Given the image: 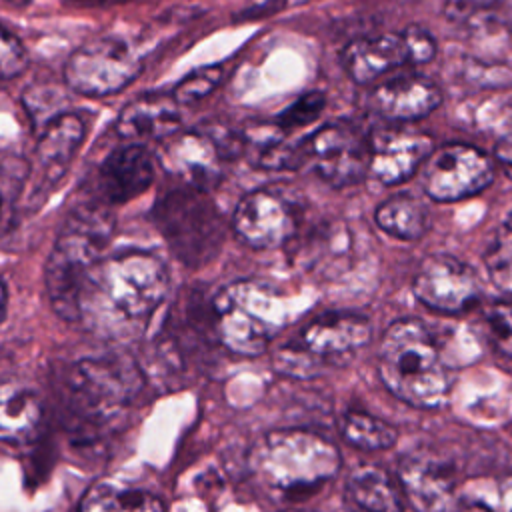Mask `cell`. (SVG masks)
<instances>
[{
	"instance_id": "6da1fadb",
	"label": "cell",
	"mask_w": 512,
	"mask_h": 512,
	"mask_svg": "<svg viewBox=\"0 0 512 512\" xmlns=\"http://www.w3.org/2000/svg\"><path fill=\"white\" fill-rule=\"evenodd\" d=\"M168 284V268L152 252L124 250L102 258L86 280L80 320L100 336H132L160 308Z\"/></svg>"
},
{
	"instance_id": "7a4b0ae2",
	"label": "cell",
	"mask_w": 512,
	"mask_h": 512,
	"mask_svg": "<svg viewBox=\"0 0 512 512\" xmlns=\"http://www.w3.org/2000/svg\"><path fill=\"white\" fill-rule=\"evenodd\" d=\"M144 380L142 366L122 352L86 356L72 364L62 388V422L70 442L94 448L118 432Z\"/></svg>"
},
{
	"instance_id": "3957f363",
	"label": "cell",
	"mask_w": 512,
	"mask_h": 512,
	"mask_svg": "<svg viewBox=\"0 0 512 512\" xmlns=\"http://www.w3.org/2000/svg\"><path fill=\"white\" fill-rule=\"evenodd\" d=\"M116 220L106 206H76L64 220L46 262V290L54 312L64 320H80V304L92 268L104 258Z\"/></svg>"
},
{
	"instance_id": "277c9868",
	"label": "cell",
	"mask_w": 512,
	"mask_h": 512,
	"mask_svg": "<svg viewBox=\"0 0 512 512\" xmlns=\"http://www.w3.org/2000/svg\"><path fill=\"white\" fill-rule=\"evenodd\" d=\"M378 372L384 386L414 408L442 406L450 388L434 338L416 318H400L386 328Z\"/></svg>"
},
{
	"instance_id": "5b68a950",
	"label": "cell",
	"mask_w": 512,
	"mask_h": 512,
	"mask_svg": "<svg viewBox=\"0 0 512 512\" xmlns=\"http://www.w3.org/2000/svg\"><path fill=\"white\" fill-rule=\"evenodd\" d=\"M338 466L340 456L332 442L298 428L270 432L256 452L260 476L290 500L318 492Z\"/></svg>"
},
{
	"instance_id": "8992f818",
	"label": "cell",
	"mask_w": 512,
	"mask_h": 512,
	"mask_svg": "<svg viewBox=\"0 0 512 512\" xmlns=\"http://www.w3.org/2000/svg\"><path fill=\"white\" fill-rule=\"evenodd\" d=\"M152 220L170 252L190 268L214 260L226 238V224L214 200L186 184L158 196Z\"/></svg>"
},
{
	"instance_id": "52a82bcc",
	"label": "cell",
	"mask_w": 512,
	"mask_h": 512,
	"mask_svg": "<svg viewBox=\"0 0 512 512\" xmlns=\"http://www.w3.org/2000/svg\"><path fill=\"white\" fill-rule=\"evenodd\" d=\"M220 344L242 356H258L282 330L286 312L280 294L258 280H236L212 296Z\"/></svg>"
},
{
	"instance_id": "ba28073f",
	"label": "cell",
	"mask_w": 512,
	"mask_h": 512,
	"mask_svg": "<svg viewBox=\"0 0 512 512\" xmlns=\"http://www.w3.org/2000/svg\"><path fill=\"white\" fill-rule=\"evenodd\" d=\"M372 328L366 316L356 312H324L310 320L296 338L274 354V364L282 374L312 378L326 366L350 358L368 344Z\"/></svg>"
},
{
	"instance_id": "9c48e42d",
	"label": "cell",
	"mask_w": 512,
	"mask_h": 512,
	"mask_svg": "<svg viewBox=\"0 0 512 512\" xmlns=\"http://www.w3.org/2000/svg\"><path fill=\"white\" fill-rule=\"evenodd\" d=\"M142 70L138 54L116 38H96L70 54L66 84L82 96H110L124 90Z\"/></svg>"
},
{
	"instance_id": "30bf717a",
	"label": "cell",
	"mask_w": 512,
	"mask_h": 512,
	"mask_svg": "<svg viewBox=\"0 0 512 512\" xmlns=\"http://www.w3.org/2000/svg\"><path fill=\"white\" fill-rule=\"evenodd\" d=\"M494 180V162L472 144H448L434 150L422 170V188L436 202H456L486 190Z\"/></svg>"
},
{
	"instance_id": "8fae6325",
	"label": "cell",
	"mask_w": 512,
	"mask_h": 512,
	"mask_svg": "<svg viewBox=\"0 0 512 512\" xmlns=\"http://www.w3.org/2000/svg\"><path fill=\"white\" fill-rule=\"evenodd\" d=\"M304 158L326 184L352 186L368 174V138L348 124H326L304 140Z\"/></svg>"
},
{
	"instance_id": "7c38bea8",
	"label": "cell",
	"mask_w": 512,
	"mask_h": 512,
	"mask_svg": "<svg viewBox=\"0 0 512 512\" xmlns=\"http://www.w3.org/2000/svg\"><path fill=\"white\" fill-rule=\"evenodd\" d=\"M412 292L430 310L458 314L478 304L482 284L466 262L450 254H432L420 262L412 280Z\"/></svg>"
},
{
	"instance_id": "4fadbf2b",
	"label": "cell",
	"mask_w": 512,
	"mask_h": 512,
	"mask_svg": "<svg viewBox=\"0 0 512 512\" xmlns=\"http://www.w3.org/2000/svg\"><path fill=\"white\" fill-rule=\"evenodd\" d=\"M298 214L294 204L274 190L246 194L234 214L232 230L250 248H278L296 236Z\"/></svg>"
},
{
	"instance_id": "5bb4252c",
	"label": "cell",
	"mask_w": 512,
	"mask_h": 512,
	"mask_svg": "<svg viewBox=\"0 0 512 512\" xmlns=\"http://www.w3.org/2000/svg\"><path fill=\"white\" fill-rule=\"evenodd\" d=\"M84 134L86 128L82 118L72 112H62L44 126L36 144L34 164L30 166V202L34 206L42 204L60 184L84 140Z\"/></svg>"
},
{
	"instance_id": "9a60e30c",
	"label": "cell",
	"mask_w": 512,
	"mask_h": 512,
	"mask_svg": "<svg viewBox=\"0 0 512 512\" xmlns=\"http://www.w3.org/2000/svg\"><path fill=\"white\" fill-rule=\"evenodd\" d=\"M368 152V174L384 186H396L414 176L434 152V142L414 128L382 126L370 132Z\"/></svg>"
},
{
	"instance_id": "2e32d148",
	"label": "cell",
	"mask_w": 512,
	"mask_h": 512,
	"mask_svg": "<svg viewBox=\"0 0 512 512\" xmlns=\"http://www.w3.org/2000/svg\"><path fill=\"white\" fill-rule=\"evenodd\" d=\"M398 478L416 512H462L460 488L446 462L410 454L400 462Z\"/></svg>"
},
{
	"instance_id": "e0dca14e",
	"label": "cell",
	"mask_w": 512,
	"mask_h": 512,
	"mask_svg": "<svg viewBox=\"0 0 512 512\" xmlns=\"http://www.w3.org/2000/svg\"><path fill=\"white\" fill-rule=\"evenodd\" d=\"M226 158L204 130L174 134L162 148V164L166 170L184 180L186 186L208 192L222 178V162Z\"/></svg>"
},
{
	"instance_id": "ac0fdd59",
	"label": "cell",
	"mask_w": 512,
	"mask_h": 512,
	"mask_svg": "<svg viewBox=\"0 0 512 512\" xmlns=\"http://www.w3.org/2000/svg\"><path fill=\"white\" fill-rule=\"evenodd\" d=\"M442 104V90L424 76H398L378 84L370 94L372 110L392 124L416 122Z\"/></svg>"
},
{
	"instance_id": "d6986e66",
	"label": "cell",
	"mask_w": 512,
	"mask_h": 512,
	"mask_svg": "<svg viewBox=\"0 0 512 512\" xmlns=\"http://www.w3.org/2000/svg\"><path fill=\"white\" fill-rule=\"evenodd\" d=\"M152 180V156L138 142L112 150L98 170V188L108 204H124L140 196L148 190Z\"/></svg>"
},
{
	"instance_id": "ffe728a7",
	"label": "cell",
	"mask_w": 512,
	"mask_h": 512,
	"mask_svg": "<svg viewBox=\"0 0 512 512\" xmlns=\"http://www.w3.org/2000/svg\"><path fill=\"white\" fill-rule=\"evenodd\" d=\"M404 64H410V56L402 30L362 36L342 50V66L356 84H368Z\"/></svg>"
},
{
	"instance_id": "44dd1931",
	"label": "cell",
	"mask_w": 512,
	"mask_h": 512,
	"mask_svg": "<svg viewBox=\"0 0 512 512\" xmlns=\"http://www.w3.org/2000/svg\"><path fill=\"white\" fill-rule=\"evenodd\" d=\"M182 124L174 96H142L130 102L116 120V130L128 140H160L174 136Z\"/></svg>"
},
{
	"instance_id": "7402d4cb",
	"label": "cell",
	"mask_w": 512,
	"mask_h": 512,
	"mask_svg": "<svg viewBox=\"0 0 512 512\" xmlns=\"http://www.w3.org/2000/svg\"><path fill=\"white\" fill-rule=\"evenodd\" d=\"M44 422L40 396L20 384L0 386V442L28 444L36 440Z\"/></svg>"
},
{
	"instance_id": "603a6c76",
	"label": "cell",
	"mask_w": 512,
	"mask_h": 512,
	"mask_svg": "<svg viewBox=\"0 0 512 512\" xmlns=\"http://www.w3.org/2000/svg\"><path fill=\"white\" fill-rule=\"evenodd\" d=\"M348 498L366 512H404L400 488L380 466H360L346 482Z\"/></svg>"
},
{
	"instance_id": "cb8c5ba5",
	"label": "cell",
	"mask_w": 512,
	"mask_h": 512,
	"mask_svg": "<svg viewBox=\"0 0 512 512\" xmlns=\"http://www.w3.org/2000/svg\"><path fill=\"white\" fill-rule=\"evenodd\" d=\"M278 124L256 126L242 136L244 150L252 148L256 164L266 170H294L306 162L304 140L290 142Z\"/></svg>"
},
{
	"instance_id": "d4e9b609",
	"label": "cell",
	"mask_w": 512,
	"mask_h": 512,
	"mask_svg": "<svg viewBox=\"0 0 512 512\" xmlns=\"http://www.w3.org/2000/svg\"><path fill=\"white\" fill-rule=\"evenodd\" d=\"M78 512H164V502L144 488L100 482L84 494Z\"/></svg>"
},
{
	"instance_id": "484cf974",
	"label": "cell",
	"mask_w": 512,
	"mask_h": 512,
	"mask_svg": "<svg viewBox=\"0 0 512 512\" xmlns=\"http://www.w3.org/2000/svg\"><path fill=\"white\" fill-rule=\"evenodd\" d=\"M380 230L398 240H418L430 228L428 208L412 194H394L374 212Z\"/></svg>"
},
{
	"instance_id": "4316f807",
	"label": "cell",
	"mask_w": 512,
	"mask_h": 512,
	"mask_svg": "<svg viewBox=\"0 0 512 512\" xmlns=\"http://www.w3.org/2000/svg\"><path fill=\"white\" fill-rule=\"evenodd\" d=\"M344 440L360 450H386L398 440V430L382 418L362 410H348L340 418Z\"/></svg>"
},
{
	"instance_id": "83f0119b",
	"label": "cell",
	"mask_w": 512,
	"mask_h": 512,
	"mask_svg": "<svg viewBox=\"0 0 512 512\" xmlns=\"http://www.w3.org/2000/svg\"><path fill=\"white\" fill-rule=\"evenodd\" d=\"M460 500L478 512H512V474L466 480L460 486Z\"/></svg>"
},
{
	"instance_id": "f1b7e54d",
	"label": "cell",
	"mask_w": 512,
	"mask_h": 512,
	"mask_svg": "<svg viewBox=\"0 0 512 512\" xmlns=\"http://www.w3.org/2000/svg\"><path fill=\"white\" fill-rule=\"evenodd\" d=\"M484 266L494 286L512 296V212H508L494 230L484 252Z\"/></svg>"
},
{
	"instance_id": "f546056e",
	"label": "cell",
	"mask_w": 512,
	"mask_h": 512,
	"mask_svg": "<svg viewBox=\"0 0 512 512\" xmlns=\"http://www.w3.org/2000/svg\"><path fill=\"white\" fill-rule=\"evenodd\" d=\"M504 0H446L444 16L464 28H484L498 18Z\"/></svg>"
},
{
	"instance_id": "4dcf8cb0",
	"label": "cell",
	"mask_w": 512,
	"mask_h": 512,
	"mask_svg": "<svg viewBox=\"0 0 512 512\" xmlns=\"http://www.w3.org/2000/svg\"><path fill=\"white\" fill-rule=\"evenodd\" d=\"M222 78V68L220 66H204L198 68L194 72H190L188 76H184L176 86H174V100L180 106H188L194 104L202 98H206L220 82Z\"/></svg>"
},
{
	"instance_id": "1f68e13d",
	"label": "cell",
	"mask_w": 512,
	"mask_h": 512,
	"mask_svg": "<svg viewBox=\"0 0 512 512\" xmlns=\"http://www.w3.org/2000/svg\"><path fill=\"white\" fill-rule=\"evenodd\" d=\"M324 106H326V96L322 92H306L280 112L276 124L286 132L308 126L322 114Z\"/></svg>"
},
{
	"instance_id": "d6a6232c",
	"label": "cell",
	"mask_w": 512,
	"mask_h": 512,
	"mask_svg": "<svg viewBox=\"0 0 512 512\" xmlns=\"http://www.w3.org/2000/svg\"><path fill=\"white\" fill-rule=\"evenodd\" d=\"M484 318L494 350L512 360V302L492 304Z\"/></svg>"
},
{
	"instance_id": "836d02e7",
	"label": "cell",
	"mask_w": 512,
	"mask_h": 512,
	"mask_svg": "<svg viewBox=\"0 0 512 512\" xmlns=\"http://www.w3.org/2000/svg\"><path fill=\"white\" fill-rule=\"evenodd\" d=\"M26 68V52L20 40L0 26V80L18 76Z\"/></svg>"
},
{
	"instance_id": "e575fe53",
	"label": "cell",
	"mask_w": 512,
	"mask_h": 512,
	"mask_svg": "<svg viewBox=\"0 0 512 512\" xmlns=\"http://www.w3.org/2000/svg\"><path fill=\"white\" fill-rule=\"evenodd\" d=\"M402 34L408 46L410 64H426L436 56V40L426 28L410 24L402 30Z\"/></svg>"
},
{
	"instance_id": "d590c367",
	"label": "cell",
	"mask_w": 512,
	"mask_h": 512,
	"mask_svg": "<svg viewBox=\"0 0 512 512\" xmlns=\"http://www.w3.org/2000/svg\"><path fill=\"white\" fill-rule=\"evenodd\" d=\"M28 176L30 164L22 162L20 158H6L0 164V200H4L6 196H16L26 184Z\"/></svg>"
},
{
	"instance_id": "8d00e7d4",
	"label": "cell",
	"mask_w": 512,
	"mask_h": 512,
	"mask_svg": "<svg viewBox=\"0 0 512 512\" xmlns=\"http://www.w3.org/2000/svg\"><path fill=\"white\" fill-rule=\"evenodd\" d=\"M494 158L498 166L504 170V174L512 180V130L498 138L494 146Z\"/></svg>"
},
{
	"instance_id": "74e56055",
	"label": "cell",
	"mask_w": 512,
	"mask_h": 512,
	"mask_svg": "<svg viewBox=\"0 0 512 512\" xmlns=\"http://www.w3.org/2000/svg\"><path fill=\"white\" fill-rule=\"evenodd\" d=\"M66 2L74 4V6H108V4L128 2V0H66Z\"/></svg>"
},
{
	"instance_id": "f35d334b",
	"label": "cell",
	"mask_w": 512,
	"mask_h": 512,
	"mask_svg": "<svg viewBox=\"0 0 512 512\" xmlns=\"http://www.w3.org/2000/svg\"><path fill=\"white\" fill-rule=\"evenodd\" d=\"M6 300H8V292H6V286H4V282L0 280V320L4 318V310H6Z\"/></svg>"
},
{
	"instance_id": "ab89813d",
	"label": "cell",
	"mask_w": 512,
	"mask_h": 512,
	"mask_svg": "<svg viewBox=\"0 0 512 512\" xmlns=\"http://www.w3.org/2000/svg\"><path fill=\"white\" fill-rule=\"evenodd\" d=\"M4 2H8V4H12V6H18V8H24V6H28L32 0H4Z\"/></svg>"
},
{
	"instance_id": "60d3db41",
	"label": "cell",
	"mask_w": 512,
	"mask_h": 512,
	"mask_svg": "<svg viewBox=\"0 0 512 512\" xmlns=\"http://www.w3.org/2000/svg\"><path fill=\"white\" fill-rule=\"evenodd\" d=\"M510 40H512V26H510Z\"/></svg>"
},
{
	"instance_id": "b9f144b4",
	"label": "cell",
	"mask_w": 512,
	"mask_h": 512,
	"mask_svg": "<svg viewBox=\"0 0 512 512\" xmlns=\"http://www.w3.org/2000/svg\"><path fill=\"white\" fill-rule=\"evenodd\" d=\"M0 204H2V200H0Z\"/></svg>"
}]
</instances>
